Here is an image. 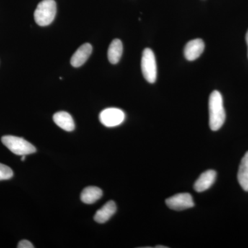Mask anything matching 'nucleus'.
<instances>
[{
  "instance_id": "nucleus-15",
  "label": "nucleus",
  "mask_w": 248,
  "mask_h": 248,
  "mask_svg": "<svg viewBox=\"0 0 248 248\" xmlns=\"http://www.w3.org/2000/svg\"><path fill=\"white\" fill-rule=\"evenodd\" d=\"M14 176V172L9 166L0 163V181L7 180Z\"/></svg>"
},
{
  "instance_id": "nucleus-6",
  "label": "nucleus",
  "mask_w": 248,
  "mask_h": 248,
  "mask_svg": "<svg viewBox=\"0 0 248 248\" xmlns=\"http://www.w3.org/2000/svg\"><path fill=\"white\" fill-rule=\"evenodd\" d=\"M166 205L169 208L177 211L187 210L195 205L193 199L189 193L177 194L166 200Z\"/></svg>"
},
{
  "instance_id": "nucleus-7",
  "label": "nucleus",
  "mask_w": 248,
  "mask_h": 248,
  "mask_svg": "<svg viewBox=\"0 0 248 248\" xmlns=\"http://www.w3.org/2000/svg\"><path fill=\"white\" fill-rule=\"evenodd\" d=\"M205 44L202 39H195L190 41L184 48V56L188 61L197 60L203 53Z\"/></svg>"
},
{
  "instance_id": "nucleus-8",
  "label": "nucleus",
  "mask_w": 248,
  "mask_h": 248,
  "mask_svg": "<svg viewBox=\"0 0 248 248\" xmlns=\"http://www.w3.org/2000/svg\"><path fill=\"white\" fill-rule=\"evenodd\" d=\"M217 172L213 170H209L202 173L194 185L196 192H202L208 190L215 182Z\"/></svg>"
},
{
  "instance_id": "nucleus-17",
  "label": "nucleus",
  "mask_w": 248,
  "mask_h": 248,
  "mask_svg": "<svg viewBox=\"0 0 248 248\" xmlns=\"http://www.w3.org/2000/svg\"><path fill=\"white\" fill-rule=\"evenodd\" d=\"M246 42H247L248 48V31L247 33H246Z\"/></svg>"
},
{
  "instance_id": "nucleus-3",
  "label": "nucleus",
  "mask_w": 248,
  "mask_h": 248,
  "mask_svg": "<svg viewBox=\"0 0 248 248\" xmlns=\"http://www.w3.org/2000/svg\"><path fill=\"white\" fill-rule=\"evenodd\" d=\"M1 142L9 151L19 156L32 154L36 152L35 147L22 138L6 135L1 138Z\"/></svg>"
},
{
  "instance_id": "nucleus-11",
  "label": "nucleus",
  "mask_w": 248,
  "mask_h": 248,
  "mask_svg": "<svg viewBox=\"0 0 248 248\" xmlns=\"http://www.w3.org/2000/svg\"><path fill=\"white\" fill-rule=\"evenodd\" d=\"M53 121L60 128L66 131H73L76 128L73 117L69 113L64 111L56 112L53 115Z\"/></svg>"
},
{
  "instance_id": "nucleus-12",
  "label": "nucleus",
  "mask_w": 248,
  "mask_h": 248,
  "mask_svg": "<svg viewBox=\"0 0 248 248\" xmlns=\"http://www.w3.org/2000/svg\"><path fill=\"white\" fill-rule=\"evenodd\" d=\"M123 53V45L122 41L115 39L111 42L108 50V58L112 64H116L120 62Z\"/></svg>"
},
{
  "instance_id": "nucleus-9",
  "label": "nucleus",
  "mask_w": 248,
  "mask_h": 248,
  "mask_svg": "<svg viewBox=\"0 0 248 248\" xmlns=\"http://www.w3.org/2000/svg\"><path fill=\"white\" fill-rule=\"evenodd\" d=\"M93 51V47L89 43L84 44L81 45L78 50H76L74 55L72 56L71 63L72 66L75 68H78L84 64L85 62L87 61L88 59L91 56Z\"/></svg>"
},
{
  "instance_id": "nucleus-1",
  "label": "nucleus",
  "mask_w": 248,
  "mask_h": 248,
  "mask_svg": "<svg viewBox=\"0 0 248 248\" xmlns=\"http://www.w3.org/2000/svg\"><path fill=\"white\" fill-rule=\"evenodd\" d=\"M226 117L223 97L218 91H213L209 98V124L211 130H219L224 124Z\"/></svg>"
},
{
  "instance_id": "nucleus-2",
  "label": "nucleus",
  "mask_w": 248,
  "mask_h": 248,
  "mask_svg": "<svg viewBox=\"0 0 248 248\" xmlns=\"http://www.w3.org/2000/svg\"><path fill=\"white\" fill-rule=\"evenodd\" d=\"M56 13L57 5L54 0H43L34 13L35 22L40 27H46L53 22Z\"/></svg>"
},
{
  "instance_id": "nucleus-10",
  "label": "nucleus",
  "mask_w": 248,
  "mask_h": 248,
  "mask_svg": "<svg viewBox=\"0 0 248 248\" xmlns=\"http://www.w3.org/2000/svg\"><path fill=\"white\" fill-rule=\"evenodd\" d=\"M117 206L113 201L108 202L102 208L97 210L94 216V221L99 223H104L115 215Z\"/></svg>"
},
{
  "instance_id": "nucleus-18",
  "label": "nucleus",
  "mask_w": 248,
  "mask_h": 248,
  "mask_svg": "<svg viewBox=\"0 0 248 248\" xmlns=\"http://www.w3.org/2000/svg\"><path fill=\"white\" fill-rule=\"evenodd\" d=\"M26 159V155H23V156H22V159H21V160H22V161H24V160H25Z\"/></svg>"
},
{
  "instance_id": "nucleus-14",
  "label": "nucleus",
  "mask_w": 248,
  "mask_h": 248,
  "mask_svg": "<svg viewBox=\"0 0 248 248\" xmlns=\"http://www.w3.org/2000/svg\"><path fill=\"white\" fill-rule=\"evenodd\" d=\"M237 179L243 190L248 192V151L241 159Z\"/></svg>"
},
{
  "instance_id": "nucleus-19",
  "label": "nucleus",
  "mask_w": 248,
  "mask_h": 248,
  "mask_svg": "<svg viewBox=\"0 0 248 248\" xmlns=\"http://www.w3.org/2000/svg\"><path fill=\"white\" fill-rule=\"evenodd\" d=\"M156 248H167V247H166V246H156Z\"/></svg>"
},
{
  "instance_id": "nucleus-16",
  "label": "nucleus",
  "mask_w": 248,
  "mask_h": 248,
  "mask_svg": "<svg viewBox=\"0 0 248 248\" xmlns=\"http://www.w3.org/2000/svg\"><path fill=\"white\" fill-rule=\"evenodd\" d=\"M18 248H34V246L28 240H22L18 244Z\"/></svg>"
},
{
  "instance_id": "nucleus-13",
  "label": "nucleus",
  "mask_w": 248,
  "mask_h": 248,
  "mask_svg": "<svg viewBox=\"0 0 248 248\" xmlns=\"http://www.w3.org/2000/svg\"><path fill=\"white\" fill-rule=\"evenodd\" d=\"M103 192L99 187L95 186H89L81 192V200L84 203L92 204L95 203L102 197Z\"/></svg>"
},
{
  "instance_id": "nucleus-5",
  "label": "nucleus",
  "mask_w": 248,
  "mask_h": 248,
  "mask_svg": "<svg viewBox=\"0 0 248 248\" xmlns=\"http://www.w3.org/2000/svg\"><path fill=\"white\" fill-rule=\"evenodd\" d=\"M125 117V114L121 109L109 108L101 112L99 120L103 125L112 128L123 123Z\"/></svg>"
},
{
  "instance_id": "nucleus-4",
  "label": "nucleus",
  "mask_w": 248,
  "mask_h": 248,
  "mask_svg": "<svg viewBox=\"0 0 248 248\" xmlns=\"http://www.w3.org/2000/svg\"><path fill=\"white\" fill-rule=\"evenodd\" d=\"M141 71L146 81L151 84H154L157 76V68L155 54L151 48H146L143 51Z\"/></svg>"
}]
</instances>
